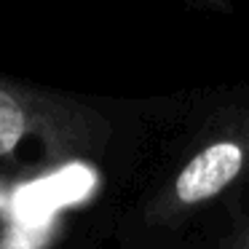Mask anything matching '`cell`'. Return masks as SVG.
I'll use <instances>...</instances> for the list:
<instances>
[{"label":"cell","instance_id":"6da1fadb","mask_svg":"<svg viewBox=\"0 0 249 249\" xmlns=\"http://www.w3.org/2000/svg\"><path fill=\"white\" fill-rule=\"evenodd\" d=\"M241 169V150L231 142L201 150L177 177V196L185 204H196L217 196Z\"/></svg>","mask_w":249,"mask_h":249},{"label":"cell","instance_id":"7a4b0ae2","mask_svg":"<svg viewBox=\"0 0 249 249\" xmlns=\"http://www.w3.org/2000/svg\"><path fill=\"white\" fill-rule=\"evenodd\" d=\"M24 131V113L11 94L0 89V156L17 147Z\"/></svg>","mask_w":249,"mask_h":249}]
</instances>
